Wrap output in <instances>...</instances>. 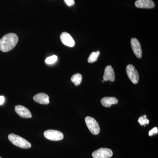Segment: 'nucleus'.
Returning <instances> with one entry per match:
<instances>
[{
    "instance_id": "obj_1",
    "label": "nucleus",
    "mask_w": 158,
    "mask_h": 158,
    "mask_svg": "<svg viewBox=\"0 0 158 158\" xmlns=\"http://www.w3.org/2000/svg\"><path fill=\"white\" fill-rule=\"evenodd\" d=\"M18 41L16 34L10 33L6 34L0 39V50L6 52L14 48Z\"/></svg>"
},
{
    "instance_id": "obj_2",
    "label": "nucleus",
    "mask_w": 158,
    "mask_h": 158,
    "mask_svg": "<svg viewBox=\"0 0 158 158\" xmlns=\"http://www.w3.org/2000/svg\"><path fill=\"white\" fill-rule=\"evenodd\" d=\"M8 138L12 144L20 148L28 149L31 147V144L28 141L17 135L11 134Z\"/></svg>"
},
{
    "instance_id": "obj_3",
    "label": "nucleus",
    "mask_w": 158,
    "mask_h": 158,
    "mask_svg": "<svg viewBox=\"0 0 158 158\" xmlns=\"http://www.w3.org/2000/svg\"><path fill=\"white\" fill-rule=\"evenodd\" d=\"M85 121L88 129L91 134L94 135H98L100 131V128L98 122L93 117L90 116L86 117L85 118Z\"/></svg>"
},
{
    "instance_id": "obj_4",
    "label": "nucleus",
    "mask_w": 158,
    "mask_h": 158,
    "mask_svg": "<svg viewBox=\"0 0 158 158\" xmlns=\"http://www.w3.org/2000/svg\"><path fill=\"white\" fill-rule=\"evenodd\" d=\"M44 135L46 138L51 141H60L64 138L62 133L57 130H47L44 132Z\"/></svg>"
},
{
    "instance_id": "obj_5",
    "label": "nucleus",
    "mask_w": 158,
    "mask_h": 158,
    "mask_svg": "<svg viewBox=\"0 0 158 158\" xmlns=\"http://www.w3.org/2000/svg\"><path fill=\"white\" fill-rule=\"evenodd\" d=\"M127 74L129 78L134 84H137L139 81V76L138 71L132 65H128L126 67Z\"/></svg>"
},
{
    "instance_id": "obj_6",
    "label": "nucleus",
    "mask_w": 158,
    "mask_h": 158,
    "mask_svg": "<svg viewBox=\"0 0 158 158\" xmlns=\"http://www.w3.org/2000/svg\"><path fill=\"white\" fill-rule=\"evenodd\" d=\"M113 155V151L107 148H99L94 152L92 154L94 158H109Z\"/></svg>"
},
{
    "instance_id": "obj_7",
    "label": "nucleus",
    "mask_w": 158,
    "mask_h": 158,
    "mask_svg": "<svg viewBox=\"0 0 158 158\" xmlns=\"http://www.w3.org/2000/svg\"><path fill=\"white\" fill-rule=\"evenodd\" d=\"M131 46L134 54L137 58L141 59L142 57V49L141 44L138 39L133 38L131 39Z\"/></svg>"
},
{
    "instance_id": "obj_8",
    "label": "nucleus",
    "mask_w": 158,
    "mask_h": 158,
    "mask_svg": "<svg viewBox=\"0 0 158 158\" xmlns=\"http://www.w3.org/2000/svg\"><path fill=\"white\" fill-rule=\"evenodd\" d=\"M135 6L140 9H152L155 5L152 0H137Z\"/></svg>"
},
{
    "instance_id": "obj_9",
    "label": "nucleus",
    "mask_w": 158,
    "mask_h": 158,
    "mask_svg": "<svg viewBox=\"0 0 158 158\" xmlns=\"http://www.w3.org/2000/svg\"><path fill=\"white\" fill-rule=\"evenodd\" d=\"M60 39L64 45L73 47L75 45V41L70 34L66 32H63L60 35Z\"/></svg>"
},
{
    "instance_id": "obj_10",
    "label": "nucleus",
    "mask_w": 158,
    "mask_h": 158,
    "mask_svg": "<svg viewBox=\"0 0 158 158\" xmlns=\"http://www.w3.org/2000/svg\"><path fill=\"white\" fill-rule=\"evenodd\" d=\"M15 112L21 117L24 118H30L32 117V114L28 109L20 105H17L15 108Z\"/></svg>"
},
{
    "instance_id": "obj_11",
    "label": "nucleus",
    "mask_w": 158,
    "mask_h": 158,
    "mask_svg": "<svg viewBox=\"0 0 158 158\" xmlns=\"http://www.w3.org/2000/svg\"><path fill=\"white\" fill-rule=\"evenodd\" d=\"M103 80L104 81H110L113 82L115 80V75L113 69L111 65H108L106 67L104 74L103 75Z\"/></svg>"
},
{
    "instance_id": "obj_12",
    "label": "nucleus",
    "mask_w": 158,
    "mask_h": 158,
    "mask_svg": "<svg viewBox=\"0 0 158 158\" xmlns=\"http://www.w3.org/2000/svg\"><path fill=\"white\" fill-rule=\"evenodd\" d=\"M33 98L34 101L40 104L47 105L49 103V98L48 95L46 94H37L34 95Z\"/></svg>"
},
{
    "instance_id": "obj_13",
    "label": "nucleus",
    "mask_w": 158,
    "mask_h": 158,
    "mask_svg": "<svg viewBox=\"0 0 158 158\" xmlns=\"http://www.w3.org/2000/svg\"><path fill=\"white\" fill-rule=\"evenodd\" d=\"M101 104L105 107H110L112 105L118 103L117 99L115 97H104L102 99Z\"/></svg>"
},
{
    "instance_id": "obj_14",
    "label": "nucleus",
    "mask_w": 158,
    "mask_h": 158,
    "mask_svg": "<svg viewBox=\"0 0 158 158\" xmlns=\"http://www.w3.org/2000/svg\"><path fill=\"white\" fill-rule=\"evenodd\" d=\"M71 81L76 86H78L82 82V76L81 75L80 73H76L73 75L71 78Z\"/></svg>"
},
{
    "instance_id": "obj_15",
    "label": "nucleus",
    "mask_w": 158,
    "mask_h": 158,
    "mask_svg": "<svg viewBox=\"0 0 158 158\" xmlns=\"http://www.w3.org/2000/svg\"><path fill=\"white\" fill-rule=\"evenodd\" d=\"M100 52L99 51H97L96 52H92L88 59V62L89 63H93L97 61L98 57L99 56Z\"/></svg>"
},
{
    "instance_id": "obj_16",
    "label": "nucleus",
    "mask_w": 158,
    "mask_h": 158,
    "mask_svg": "<svg viewBox=\"0 0 158 158\" xmlns=\"http://www.w3.org/2000/svg\"><path fill=\"white\" fill-rule=\"evenodd\" d=\"M138 122L141 125L144 126H145V125L149 124V120L147 118V116L145 115L141 116L138 118Z\"/></svg>"
},
{
    "instance_id": "obj_17",
    "label": "nucleus",
    "mask_w": 158,
    "mask_h": 158,
    "mask_svg": "<svg viewBox=\"0 0 158 158\" xmlns=\"http://www.w3.org/2000/svg\"><path fill=\"white\" fill-rule=\"evenodd\" d=\"M58 57L56 56H52L48 57L45 59V62L47 64H52L57 61Z\"/></svg>"
},
{
    "instance_id": "obj_18",
    "label": "nucleus",
    "mask_w": 158,
    "mask_h": 158,
    "mask_svg": "<svg viewBox=\"0 0 158 158\" xmlns=\"http://www.w3.org/2000/svg\"><path fill=\"white\" fill-rule=\"evenodd\" d=\"M158 132V130L157 128L155 127L151 130L149 132V135L151 136L153 135L157 134Z\"/></svg>"
},
{
    "instance_id": "obj_19",
    "label": "nucleus",
    "mask_w": 158,
    "mask_h": 158,
    "mask_svg": "<svg viewBox=\"0 0 158 158\" xmlns=\"http://www.w3.org/2000/svg\"><path fill=\"white\" fill-rule=\"evenodd\" d=\"M64 1L65 4L68 6H72L74 5V0H64Z\"/></svg>"
},
{
    "instance_id": "obj_20",
    "label": "nucleus",
    "mask_w": 158,
    "mask_h": 158,
    "mask_svg": "<svg viewBox=\"0 0 158 158\" xmlns=\"http://www.w3.org/2000/svg\"><path fill=\"white\" fill-rule=\"evenodd\" d=\"M5 101V98L4 96H0V105H2L4 103Z\"/></svg>"
},
{
    "instance_id": "obj_21",
    "label": "nucleus",
    "mask_w": 158,
    "mask_h": 158,
    "mask_svg": "<svg viewBox=\"0 0 158 158\" xmlns=\"http://www.w3.org/2000/svg\"><path fill=\"white\" fill-rule=\"evenodd\" d=\"M105 81H104V80H103L102 81V82H103H103H104Z\"/></svg>"
},
{
    "instance_id": "obj_22",
    "label": "nucleus",
    "mask_w": 158,
    "mask_h": 158,
    "mask_svg": "<svg viewBox=\"0 0 158 158\" xmlns=\"http://www.w3.org/2000/svg\"><path fill=\"white\" fill-rule=\"evenodd\" d=\"M0 158H1V157H0Z\"/></svg>"
}]
</instances>
